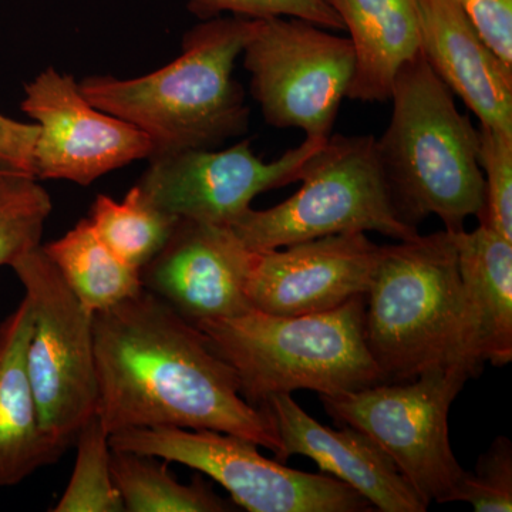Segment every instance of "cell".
Returning a JSON list of instances; mask_svg holds the SVG:
<instances>
[{
  "label": "cell",
  "mask_w": 512,
  "mask_h": 512,
  "mask_svg": "<svg viewBox=\"0 0 512 512\" xmlns=\"http://www.w3.org/2000/svg\"><path fill=\"white\" fill-rule=\"evenodd\" d=\"M10 268L32 311L26 367L40 426L62 453L97 412L93 316L64 282L42 245Z\"/></svg>",
  "instance_id": "8"
},
{
  "label": "cell",
  "mask_w": 512,
  "mask_h": 512,
  "mask_svg": "<svg viewBox=\"0 0 512 512\" xmlns=\"http://www.w3.org/2000/svg\"><path fill=\"white\" fill-rule=\"evenodd\" d=\"M113 450L183 464L224 487L249 512L373 511L357 491L328 474L293 470L269 460L252 441L214 430L154 427L111 434Z\"/></svg>",
  "instance_id": "9"
},
{
  "label": "cell",
  "mask_w": 512,
  "mask_h": 512,
  "mask_svg": "<svg viewBox=\"0 0 512 512\" xmlns=\"http://www.w3.org/2000/svg\"><path fill=\"white\" fill-rule=\"evenodd\" d=\"M42 248L92 316L113 308L143 289L140 269L121 261L101 241L89 218L77 222L62 238Z\"/></svg>",
  "instance_id": "20"
},
{
  "label": "cell",
  "mask_w": 512,
  "mask_h": 512,
  "mask_svg": "<svg viewBox=\"0 0 512 512\" xmlns=\"http://www.w3.org/2000/svg\"><path fill=\"white\" fill-rule=\"evenodd\" d=\"M20 109L39 127L35 178L87 187L103 175L153 156L150 138L133 124L94 107L70 74L53 67L25 84Z\"/></svg>",
  "instance_id": "12"
},
{
  "label": "cell",
  "mask_w": 512,
  "mask_h": 512,
  "mask_svg": "<svg viewBox=\"0 0 512 512\" xmlns=\"http://www.w3.org/2000/svg\"><path fill=\"white\" fill-rule=\"evenodd\" d=\"M463 501L476 512L512 511V443L498 437L478 458L476 470L463 474L451 503Z\"/></svg>",
  "instance_id": "26"
},
{
  "label": "cell",
  "mask_w": 512,
  "mask_h": 512,
  "mask_svg": "<svg viewBox=\"0 0 512 512\" xmlns=\"http://www.w3.org/2000/svg\"><path fill=\"white\" fill-rule=\"evenodd\" d=\"M97 416L107 433L154 427L214 430L252 441L282 463L265 407L249 404L237 376L194 323L147 289L94 313Z\"/></svg>",
  "instance_id": "1"
},
{
  "label": "cell",
  "mask_w": 512,
  "mask_h": 512,
  "mask_svg": "<svg viewBox=\"0 0 512 512\" xmlns=\"http://www.w3.org/2000/svg\"><path fill=\"white\" fill-rule=\"evenodd\" d=\"M254 23L239 16L205 20L184 36L183 53L163 69L136 79L89 76L80 92L97 109L143 131L153 156L214 150L248 130L249 109L234 69Z\"/></svg>",
  "instance_id": "2"
},
{
  "label": "cell",
  "mask_w": 512,
  "mask_h": 512,
  "mask_svg": "<svg viewBox=\"0 0 512 512\" xmlns=\"http://www.w3.org/2000/svg\"><path fill=\"white\" fill-rule=\"evenodd\" d=\"M198 328L255 407L296 390L335 396L386 382L367 348L365 295L328 312L278 316L251 309Z\"/></svg>",
  "instance_id": "4"
},
{
  "label": "cell",
  "mask_w": 512,
  "mask_h": 512,
  "mask_svg": "<svg viewBox=\"0 0 512 512\" xmlns=\"http://www.w3.org/2000/svg\"><path fill=\"white\" fill-rule=\"evenodd\" d=\"M338 13L355 50L348 99L390 100L394 77L420 52L417 0H326Z\"/></svg>",
  "instance_id": "19"
},
{
  "label": "cell",
  "mask_w": 512,
  "mask_h": 512,
  "mask_svg": "<svg viewBox=\"0 0 512 512\" xmlns=\"http://www.w3.org/2000/svg\"><path fill=\"white\" fill-rule=\"evenodd\" d=\"M451 237L463 285V366L476 377L485 363L512 360V241L484 224Z\"/></svg>",
  "instance_id": "17"
},
{
  "label": "cell",
  "mask_w": 512,
  "mask_h": 512,
  "mask_svg": "<svg viewBox=\"0 0 512 512\" xmlns=\"http://www.w3.org/2000/svg\"><path fill=\"white\" fill-rule=\"evenodd\" d=\"M326 141L306 138L269 163L248 140L222 151L158 154L148 158L136 187L144 200L174 217L231 227L262 192L301 181Z\"/></svg>",
  "instance_id": "11"
},
{
  "label": "cell",
  "mask_w": 512,
  "mask_h": 512,
  "mask_svg": "<svg viewBox=\"0 0 512 512\" xmlns=\"http://www.w3.org/2000/svg\"><path fill=\"white\" fill-rule=\"evenodd\" d=\"M113 450V448H111ZM111 473L128 512H227V500L198 474L183 484L168 470L163 458L113 450Z\"/></svg>",
  "instance_id": "21"
},
{
  "label": "cell",
  "mask_w": 512,
  "mask_h": 512,
  "mask_svg": "<svg viewBox=\"0 0 512 512\" xmlns=\"http://www.w3.org/2000/svg\"><path fill=\"white\" fill-rule=\"evenodd\" d=\"M52 210V198L37 178L0 171V266H12L42 245Z\"/></svg>",
  "instance_id": "24"
},
{
  "label": "cell",
  "mask_w": 512,
  "mask_h": 512,
  "mask_svg": "<svg viewBox=\"0 0 512 512\" xmlns=\"http://www.w3.org/2000/svg\"><path fill=\"white\" fill-rule=\"evenodd\" d=\"M365 336L386 382H407L434 367L466 370L463 285L450 232L380 249L365 295Z\"/></svg>",
  "instance_id": "5"
},
{
  "label": "cell",
  "mask_w": 512,
  "mask_h": 512,
  "mask_svg": "<svg viewBox=\"0 0 512 512\" xmlns=\"http://www.w3.org/2000/svg\"><path fill=\"white\" fill-rule=\"evenodd\" d=\"M180 218L158 210L144 200L134 185L123 201L97 195L89 221L101 241L121 261L141 269L160 252Z\"/></svg>",
  "instance_id": "22"
},
{
  "label": "cell",
  "mask_w": 512,
  "mask_h": 512,
  "mask_svg": "<svg viewBox=\"0 0 512 512\" xmlns=\"http://www.w3.org/2000/svg\"><path fill=\"white\" fill-rule=\"evenodd\" d=\"M264 407L281 437L282 463L292 456L312 458L323 474L348 484L373 510L424 512L429 508L392 458L362 431L350 426L330 429L309 416L291 394L271 397Z\"/></svg>",
  "instance_id": "15"
},
{
  "label": "cell",
  "mask_w": 512,
  "mask_h": 512,
  "mask_svg": "<svg viewBox=\"0 0 512 512\" xmlns=\"http://www.w3.org/2000/svg\"><path fill=\"white\" fill-rule=\"evenodd\" d=\"M477 130L485 183L478 221L512 241V133L481 123Z\"/></svg>",
  "instance_id": "25"
},
{
  "label": "cell",
  "mask_w": 512,
  "mask_h": 512,
  "mask_svg": "<svg viewBox=\"0 0 512 512\" xmlns=\"http://www.w3.org/2000/svg\"><path fill=\"white\" fill-rule=\"evenodd\" d=\"M241 55L269 126L330 137L355 73L349 37L302 19L255 20Z\"/></svg>",
  "instance_id": "10"
},
{
  "label": "cell",
  "mask_w": 512,
  "mask_h": 512,
  "mask_svg": "<svg viewBox=\"0 0 512 512\" xmlns=\"http://www.w3.org/2000/svg\"><path fill=\"white\" fill-rule=\"evenodd\" d=\"M380 249L365 232H349L255 252L249 302L278 316L332 311L366 295Z\"/></svg>",
  "instance_id": "14"
},
{
  "label": "cell",
  "mask_w": 512,
  "mask_h": 512,
  "mask_svg": "<svg viewBox=\"0 0 512 512\" xmlns=\"http://www.w3.org/2000/svg\"><path fill=\"white\" fill-rule=\"evenodd\" d=\"M420 52L481 124L512 133V69L453 0H417Z\"/></svg>",
  "instance_id": "16"
},
{
  "label": "cell",
  "mask_w": 512,
  "mask_h": 512,
  "mask_svg": "<svg viewBox=\"0 0 512 512\" xmlns=\"http://www.w3.org/2000/svg\"><path fill=\"white\" fill-rule=\"evenodd\" d=\"M190 8L205 19L228 12L252 20L302 19L320 28L345 30L338 13L326 0H190Z\"/></svg>",
  "instance_id": "27"
},
{
  "label": "cell",
  "mask_w": 512,
  "mask_h": 512,
  "mask_svg": "<svg viewBox=\"0 0 512 512\" xmlns=\"http://www.w3.org/2000/svg\"><path fill=\"white\" fill-rule=\"evenodd\" d=\"M255 251L229 225L180 218L140 269L143 288L194 325L251 311L247 285Z\"/></svg>",
  "instance_id": "13"
},
{
  "label": "cell",
  "mask_w": 512,
  "mask_h": 512,
  "mask_svg": "<svg viewBox=\"0 0 512 512\" xmlns=\"http://www.w3.org/2000/svg\"><path fill=\"white\" fill-rule=\"evenodd\" d=\"M495 55L512 69V0H453Z\"/></svg>",
  "instance_id": "28"
},
{
  "label": "cell",
  "mask_w": 512,
  "mask_h": 512,
  "mask_svg": "<svg viewBox=\"0 0 512 512\" xmlns=\"http://www.w3.org/2000/svg\"><path fill=\"white\" fill-rule=\"evenodd\" d=\"M468 379L463 367H434L407 382L373 384L320 400L339 426L362 431L379 444L424 504H446L466 473L451 448L448 416Z\"/></svg>",
  "instance_id": "7"
},
{
  "label": "cell",
  "mask_w": 512,
  "mask_h": 512,
  "mask_svg": "<svg viewBox=\"0 0 512 512\" xmlns=\"http://www.w3.org/2000/svg\"><path fill=\"white\" fill-rule=\"evenodd\" d=\"M390 100L376 154L397 214L414 228L436 215L447 232L461 231L484 208L477 128L421 52L400 67Z\"/></svg>",
  "instance_id": "3"
},
{
  "label": "cell",
  "mask_w": 512,
  "mask_h": 512,
  "mask_svg": "<svg viewBox=\"0 0 512 512\" xmlns=\"http://www.w3.org/2000/svg\"><path fill=\"white\" fill-rule=\"evenodd\" d=\"M288 200L249 208L231 228L245 247L262 252L330 235L377 232L406 241L419 235L394 208L373 136L328 138Z\"/></svg>",
  "instance_id": "6"
},
{
  "label": "cell",
  "mask_w": 512,
  "mask_h": 512,
  "mask_svg": "<svg viewBox=\"0 0 512 512\" xmlns=\"http://www.w3.org/2000/svg\"><path fill=\"white\" fill-rule=\"evenodd\" d=\"M32 311L22 299L0 322V488L13 487L63 456L42 430L28 367Z\"/></svg>",
  "instance_id": "18"
},
{
  "label": "cell",
  "mask_w": 512,
  "mask_h": 512,
  "mask_svg": "<svg viewBox=\"0 0 512 512\" xmlns=\"http://www.w3.org/2000/svg\"><path fill=\"white\" fill-rule=\"evenodd\" d=\"M72 477L53 512H123L124 504L111 473L110 434L97 413L74 441Z\"/></svg>",
  "instance_id": "23"
},
{
  "label": "cell",
  "mask_w": 512,
  "mask_h": 512,
  "mask_svg": "<svg viewBox=\"0 0 512 512\" xmlns=\"http://www.w3.org/2000/svg\"><path fill=\"white\" fill-rule=\"evenodd\" d=\"M39 127L0 114V171L35 177V146Z\"/></svg>",
  "instance_id": "29"
}]
</instances>
